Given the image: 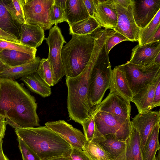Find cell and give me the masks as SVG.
<instances>
[{
  "instance_id": "obj_28",
  "label": "cell",
  "mask_w": 160,
  "mask_h": 160,
  "mask_svg": "<svg viewBox=\"0 0 160 160\" xmlns=\"http://www.w3.org/2000/svg\"><path fill=\"white\" fill-rule=\"evenodd\" d=\"M100 27V24L94 18L89 17L69 26V34L79 35L91 34Z\"/></svg>"
},
{
  "instance_id": "obj_44",
  "label": "cell",
  "mask_w": 160,
  "mask_h": 160,
  "mask_svg": "<svg viewBox=\"0 0 160 160\" xmlns=\"http://www.w3.org/2000/svg\"><path fill=\"white\" fill-rule=\"evenodd\" d=\"M54 3L65 10L66 0H54Z\"/></svg>"
},
{
  "instance_id": "obj_41",
  "label": "cell",
  "mask_w": 160,
  "mask_h": 160,
  "mask_svg": "<svg viewBox=\"0 0 160 160\" xmlns=\"http://www.w3.org/2000/svg\"><path fill=\"white\" fill-rule=\"evenodd\" d=\"M160 106V81L158 84L155 91L152 108Z\"/></svg>"
},
{
  "instance_id": "obj_37",
  "label": "cell",
  "mask_w": 160,
  "mask_h": 160,
  "mask_svg": "<svg viewBox=\"0 0 160 160\" xmlns=\"http://www.w3.org/2000/svg\"><path fill=\"white\" fill-rule=\"evenodd\" d=\"M63 155L69 160H93L85 151L73 147Z\"/></svg>"
},
{
  "instance_id": "obj_2",
  "label": "cell",
  "mask_w": 160,
  "mask_h": 160,
  "mask_svg": "<svg viewBox=\"0 0 160 160\" xmlns=\"http://www.w3.org/2000/svg\"><path fill=\"white\" fill-rule=\"evenodd\" d=\"M100 50L99 47H94L90 61L83 71L75 77H66L69 117L80 124L96 110L98 105L94 106L91 102L89 79L93 65Z\"/></svg>"
},
{
  "instance_id": "obj_8",
  "label": "cell",
  "mask_w": 160,
  "mask_h": 160,
  "mask_svg": "<svg viewBox=\"0 0 160 160\" xmlns=\"http://www.w3.org/2000/svg\"><path fill=\"white\" fill-rule=\"evenodd\" d=\"M49 48L48 59L53 74L54 85L57 84L65 75L61 58L63 45L66 43L60 28L55 25L49 31L48 38H45Z\"/></svg>"
},
{
  "instance_id": "obj_24",
  "label": "cell",
  "mask_w": 160,
  "mask_h": 160,
  "mask_svg": "<svg viewBox=\"0 0 160 160\" xmlns=\"http://www.w3.org/2000/svg\"><path fill=\"white\" fill-rule=\"evenodd\" d=\"M92 141L97 143L109 153L111 157V159L118 157L126 146V141L119 140L112 134L97 137Z\"/></svg>"
},
{
  "instance_id": "obj_16",
  "label": "cell",
  "mask_w": 160,
  "mask_h": 160,
  "mask_svg": "<svg viewBox=\"0 0 160 160\" xmlns=\"http://www.w3.org/2000/svg\"><path fill=\"white\" fill-rule=\"evenodd\" d=\"M160 52V41L148 43L142 45L138 44L132 50L129 62L135 64L147 65L154 62Z\"/></svg>"
},
{
  "instance_id": "obj_42",
  "label": "cell",
  "mask_w": 160,
  "mask_h": 160,
  "mask_svg": "<svg viewBox=\"0 0 160 160\" xmlns=\"http://www.w3.org/2000/svg\"><path fill=\"white\" fill-rule=\"evenodd\" d=\"M7 125L5 117L0 114V141L4 137Z\"/></svg>"
},
{
  "instance_id": "obj_19",
  "label": "cell",
  "mask_w": 160,
  "mask_h": 160,
  "mask_svg": "<svg viewBox=\"0 0 160 160\" xmlns=\"http://www.w3.org/2000/svg\"><path fill=\"white\" fill-rule=\"evenodd\" d=\"M20 43L28 47L37 48L44 39V30L40 26L28 24L20 25Z\"/></svg>"
},
{
  "instance_id": "obj_10",
  "label": "cell",
  "mask_w": 160,
  "mask_h": 160,
  "mask_svg": "<svg viewBox=\"0 0 160 160\" xmlns=\"http://www.w3.org/2000/svg\"><path fill=\"white\" fill-rule=\"evenodd\" d=\"M45 124L72 147L83 150L87 141L80 130L74 128L64 120L48 122Z\"/></svg>"
},
{
  "instance_id": "obj_32",
  "label": "cell",
  "mask_w": 160,
  "mask_h": 160,
  "mask_svg": "<svg viewBox=\"0 0 160 160\" xmlns=\"http://www.w3.org/2000/svg\"><path fill=\"white\" fill-rule=\"evenodd\" d=\"M37 72L40 78L50 87L53 86V74L47 58L41 59Z\"/></svg>"
},
{
  "instance_id": "obj_5",
  "label": "cell",
  "mask_w": 160,
  "mask_h": 160,
  "mask_svg": "<svg viewBox=\"0 0 160 160\" xmlns=\"http://www.w3.org/2000/svg\"><path fill=\"white\" fill-rule=\"evenodd\" d=\"M105 44L93 65L89 79L90 97L94 106L100 103L110 85L112 70Z\"/></svg>"
},
{
  "instance_id": "obj_13",
  "label": "cell",
  "mask_w": 160,
  "mask_h": 160,
  "mask_svg": "<svg viewBox=\"0 0 160 160\" xmlns=\"http://www.w3.org/2000/svg\"><path fill=\"white\" fill-rule=\"evenodd\" d=\"M132 8L136 24L142 29L151 22L160 10V0H132Z\"/></svg>"
},
{
  "instance_id": "obj_21",
  "label": "cell",
  "mask_w": 160,
  "mask_h": 160,
  "mask_svg": "<svg viewBox=\"0 0 160 160\" xmlns=\"http://www.w3.org/2000/svg\"><path fill=\"white\" fill-rule=\"evenodd\" d=\"M41 60L39 57H36L30 62L5 68L0 72V78L15 80L36 72Z\"/></svg>"
},
{
  "instance_id": "obj_33",
  "label": "cell",
  "mask_w": 160,
  "mask_h": 160,
  "mask_svg": "<svg viewBox=\"0 0 160 160\" xmlns=\"http://www.w3.org/2000/svg\"><path fill=\"white\" fill-rule=\"evenodd\" d=\"M96 110V109L92 112L89 117L81 124L83 127L84 134L88 142H92L97 136L98 132L94 119Z\"/></svg>"
},
{
  "instance_id": "obj_35",
  "label": "cell",
  "mask_w": 160,
  "mask_h": 160,
  "mask_svg": "<svg viewBox=\"0 0 160 160\" xmlns=\"http://www.w3.org/2000/svg\"><path fill=\"white\" fill-rule=\"evenodd\" d=\"M50 18L52 25H57L58 23L67 22L65 10L54 3L50 10Z\"/></svg>"
},
{
  "instance_id": "obj_14",
  "label": "cell",
  "mask_w": 160,
  "mask_h": 160,
  "mask_svg": "<svg viewBox=\"0 0 160 160\" xmlns=\"http://www.w3.org/2000/svg\"><path fill=\"white\" fill-rule=\"evenodd\" d=\"M97 111L105 112L122 118L130 119L131 106L129 102L121 97L109 93L97 106Z\"/></svg>"
},
{
  "instance_id": "obj_25",
  "label": "cell",
  "mask_w": 160,
  "mask_h": 160,
  "mask_svg": "<svg viewBox=\"0 0 160 160\" xmlns=\"http://www.w3.org/2000/svg\"><path fill=\"white\" fill-rule=\"evenodd\" d=\"M31 92L43 98L50 96L52 90L48 86L35 72L20 79Z\"/></svg>"
},
{
  "instance_id": "obj_26",
  "label": "cell",
  "mask_w": 160,
  "mask_h": 160,
  "mask_svg": "<svg viewBox=\"0 0 160 160\" xmlns=\"http://www.w3.org/2000/svg\"><path fill=\"white\" fill-rule=\"evenodd\" d=\"M20 25L13 19L5 6L4 0H0V28L20 40Z\"/></svg>"
},
{
  "instance_id": "obj_34",
  "label": "cell",
  "mask_w": 160,
  "mask_h": 160,
  "mask_svg": "<svg viewBox=\"0 0 160 160\" xmlns=\"http://www.w3.org/2000/svg\"><path fill=\"white\" fill-rule=\"evenodd\" d=\"M4 49L14 50L30 54H36L37 48L0 39V52Z\"/></svg>"
},
{
  "instance_id": "obj_49",
  "label": "cell",
  "mask_w": 160,
  "mask_h": 160,
  "mask_svg": "<svg viewBox=\"0 0 160 160\" xmlns=\"http://www.w3.org/2000/svg\"><path fill=\"white\" fill-rule=\"evenodd\" d=\"M8 67L5 65L0 60V72L5 68Z\"/></svg>"
},
{
  "instance_id": "obj_45",
  "label": "cell",
  "mask_w": 160,
  "mask_h": 160,
  "mask_svg": "<svg viewBox=\"0 0 160 160\" xmlns=\"http://www.w3.org/2000/svg\"><path fill=\"white\" fill-rule=\"evenodd\" d=\"M2 140L0 141V160H9L4 154L2 147Z\"/></svg>"
},
{
  "instance_id": "obj_31",
  "label": "cell",
  "mask_w": 160,
  "mask_h": 160,
  "mask_svg": "<svg viewBox=\"0 0 160 160\" xmlns=\"http://www.w3.org/2000/svg\"><path fill=\"white\" fill-rule=\"evenodd\" d=\"M83 150L86 152L93 160H110V154L96 142H87Z\"/></svg>"
},
{
  "instance_id": "obj_6",
  "label": "cell",
  "mask_w": 160,
  "mask_h": 160,
  "mask_svg": "<svg viewBox=\"0 0 160 160\" xmlns=\"http://www.w3.org/2000/svg\"><path fill=\"white\" fill-rule=\"evenodd\" d=\"M118 67L124 73L133 95L160 75V64L152 63L142 65L128 61Z\"/></svg>"
},
{
  "instance_id": "obj_20",
  "label": "cell",
  "mask_w": 160,
  "mask_h": 160,
  "mask_svg": "<svg viewBox=\"0 0 160 160\" xmlns=\"http://www.w3.org/2000/svg\"><path fill=\"white\" fill-rule=\"evenodd\" d=\"M160 81V75L151 83L133 95L131 102L135 105L138 113L150 111L152 109L155 90Z\"/></svg>"
},
{
  "instance_id": "obj_22",
  "label": "cell",
  "mask_w": 160,
  "mask_h": 160,
  "mask_svg": "<svg viewBox=\"0 0 160 160\" xmlns=\"http://www.w3.org/2000/svg\"><path fill=\"white\" fill-rule=\"evenodd\" d=\"M65 12L69 26L90 17L83 0H66Z\"/></svg>"
},
{
  "instance_id": "obj_50",
  "label": "cell",
  "mask_w": 160,
  "mask_h": 160,
  "mask_svg": "<svg viewBox=\"0 0 160 160\" xmlns=\"http://www.w3.org/2000/svg\"><path fill=\"white\" fill-rule=\"evenodd\" d=\"M158 151V154L156 156L155 160H160V149Z\"/></svg>"
},
{
  "instance_id": "obj_4",
  "label": "cell",
  "mask_w": 160,
  "mask_h": 160,
  "mask_svg": "<svg viewBox=\"0 0 160 160\" xmlns=\"http://www.w3.org/2000/svg\"><path fill=\"white\" fill-rule=\"evenodd\" d=\"M93 32L85 35L72 34L70 41L62 47L61 58L66 77L78 76L87 66L95 44Z\"/></svg>"
},
{
  "instance_id": "obj_47",
  "label": "cell",
  "mask_w": 160,
  "mask_h": 160,
  "mask_svg": "<svg viewBox=\"0 0 160 160\" xmlns=\"http://www.w3.org/2000/svg\"><path fill=\"white\" fill-rule=\"evenodd\" d=\"M47 160H69L63 155L53 158Z\"/></svg>"
},
{
  "instance_id": "obj_7",
  "label": "cell",
  "mask_w": 160,
  "mask_h": 160,
  "mask_svg": "<svg viewBox=\"0 0 160 160\" xmlns=\"http://www.w3.org/2000/svg\"><path fill=\"white\" fill-rule=\"evenodd\" d=\"M94 119L97 137L112 134L119 140L126 141L132 129L130 118H122L96 109Z\"/></svg>"
},
{
  "instance_id": "obj_11",
  "label": "cell",
  "mask_w": 160,
  "mask_h": 160,
  "mask_svg": "<svg viewBox=\"0 0 160 160\" xmlns=\"http://www.w3.org/2000/svg\"><path fill=\"white\" fill-rule=\"evenodd\" d=\"M115 3L117 21L116 26L113 30L125 37L129 41H138L140 28L136 24L133 18L132 3L127 8H124Z\"/></svg>"
},
{
  "instance_id": "obj_46",
  "label": "cell",
  "mask_w": 160,
  "mask_h": 160,
  "mask_svg": "<svg viewBox=\"0 0 160 160\" xmlns=\"http://www.w3.org/2000/svg\"><path fill=\"white\" fill-rule=\"evenodd\" d=\"M156 41H160V28L159 27L156 32L154 35L152 41V42H156Z\"/></svg>"
},
{
  "instance_id": "obj_1",
  "label": "cell",
  "mask_w": 160,
  "mask_h": 160,
  "mask_svg": "<svg viewBox=\"0 0 160 160\" xmlns=\"http://www.w3.org/2000/svg\"><path fill=\"white\" fill-rule=\"evenodd\" d=\"M35 97L15 80L0 78V114L15 129L40 126Z\"/></svg>"
},
{
  "instance_id": "obj_18",
  "label": "cell",
  "mask_w": 160,
  "mask_h": 160,
  "mask_svg": "<svg viewBox=\"0 0 160 160\" xmlns=\"http://www.w3.org/2000/svg\"><path fill=\"white\" fill-rule=\"evenodd\" d=\"M110 160H142L139 134L132 126L124 150L118 157Z\"/></svg>"
},
{
  "instance_id": "obj_39",
  "label": "cell",
  "mask_w": 160,
  "mask_h": 160,
  "mask_svg": "<svg viewBox=\"0 0 160 160\" xmlns=\"http://www.w3.org/2000/svg\"><path fill=\"white\" fill-rule=\"evenodd\" d=\"M83 0L89 16L93 18L97 21V11L93 0Z\"/></svg>"
},
{
  "instance_id": "obj_12",
  "label": "cell",
  "mask_w": 160,
  "mask_h": 160,
  "mask_svg": "<svg viewBox=\"0 0 160 160\" xmlns=\"http://www.w3.org/2000/svg\"><path fill=\"white\" fill-rule=\"evenodd\" d=\"M160 121L159 111L150 110L138 113L132 118V125L139 134L141 152L153 128Z\"/></svg>"
},
{
  "instance_id": "obj_15",
  "label": "cell",
  "mask_w": 160,
  "mask_h": 160,
  "mask_svg": "<svg viewBox=\"0 0 160 160\" xmlns=\"http://www.w3.org/2000/svg\"><path fill=\"white\" fill-rule=\"evenodd\" d=\"M97 14V21L101 27L113 29L116 26L117 15L113 0H93Z\"/></svg>"
},
{
  "instance_id": "obj_36",
  "label": "cell",
  "mask_w": 160,
  "mask_h": 160,
  "mask_svg": "<svg viewBox=\"0 0 160 160\" xmlns=\"http://www.w3.org/2000/svg\"><path fill=\"white\" fill-rule=\"evenodd\" d=\"M22 160H41L39 157L20 138L17 137Z\"/></svg>"
},
{
  "instance_id": "obj_27",
  "label": "cell",
  "mask_w": 160,
  "mask_h": 160,
  "mask_svg": "<svg viewBox=\"0 0 160 160\" xmlns=\"http://www.w3.org/2000/svg\"><path fill=\"white\" fill-rule=\"evenodd\" d=\"M160 122L154 127L141 152L142 160H155L157 151L160 149L158 141Z\"/></svg>"
},
{
  "instance_id": "obj_29",
  "label": "cell",
  "mask_w": 160,
  "mask_h": 160,
  "mask_svg": "<svg viewBox=\"0 0 160 160\" xmlns=\"http://www.w3.org/2000/svg\"><path fill=\"white\" fill-rule=\"evenodd\" d=\"M160 25V10L151 22L140 29L138 45L141 46L152 42V39Z\"/></svg>"
},
{
  "instance_id": "obj_40",
  "label": "cell",
  "mask_w": 160,
  "mask_h": 160,
  "mask_svg": "<svg viewBox=\"0 0 160 160\" xmlns=\"http://www.w3.org/2000/svg\"><path fill=\"white\" fill-rule=\"evenodd\" d=\"M0 39L16 43H20V41L16 36L9 34L0 28Z\"/></svg>"
},
{
  "instance_id": "obj_17",
  "label": "cell",
  "mask_w": 160,
  "mask_h": 160,
  "mask_svg": "<svg viewBox=\"0 0 160 160\" xmlns=\"http://www.w3.org/2000/svg\"><path fill=\"white\" fill-rule=\"evenodd\" d=\"M110 93L118 95L129 102L133 94L123 72L118 66L112 70L109 88Z\"/></svg>"
},
{
  "instance_id": "obj_43",
  "label": "cell",
  "mask_w": 160,
  "mask_h": 160,
  "mask_svg": "<svg viewBox=\"0 0 160 160\" xmlns=\"http://www.w3.org/2000/svg\"><path fill=\"white\" fill-rule=\"evenodd\" d=\"M113 1L124 8H127L132 4V0H113Z\"/></svg>"
},
{
  "instance_id": "obj_3",
  "label": "cell",
  "mask_w": 160,
  "mask_h": 160,
  "mask_svg": "<svg viewBox=\"0 0 160 160\" xmlns=\"http://www.w3.org/2000/svg\"><path fill=\"white\" fill-rule=\"evenodd\" d=\"M17 137L31 148L41 160L64 155L72 148L46 126L15 129Z\"/></svg>"
},
{
  "instance_id": "obj_30",
  "label": "cell",
  "mask_w": 160,
  "mask_h": 160,
  "mask_svg": "<svg viewBox=\"0 0 160 160\" xmlns=\"http://www.w3.org/2000/svg\"><path fill=\"white\" fill-rule=\"evenodd\" d=\"M6 8L13 19L19 25L26 24L23 0H4Z\"/></svg>"
},
{
  "instance_id": "obj_38",
  "label": "cell",
  "mask_w": 160,
  "mask_h": 160,
  "mask_svg": "<svg viewBox=\"0 0 160 160\" xmlns=\"http://www.w3.org/2000/svg\"><path fill=\"white\" fill-rule=\"evenodd\" d=\"M124 41H129V40L122 34L115 31L105 42V46L106 51L109 53L111 49L115 45Z\"/></svg>"
},
{
  "instance_id": "obj_9",
  "label": "cell",
  "mask_w": 160,
  "mask_h": 160,
  "mask_svg": "<svg viewBox=\"0 0 160 160\" xmlns=\"http://www.w3.org/2000/svg\"><path fill=\"white\" fill-rule=\"evenodd\" d=\"M54 2V0H23L26 23L38 25L44 31L50 29L53 25L50 13Z\"/></svg>"
},
{
  "instance_id": "obj_23",
  "label": "cell",
  "mask_w": 160,
  "mask_h": 160,
  "mask_svg": "<svg viewBox=\"0 0 160 160\" xmlns=\"http://www.w3.org/2000/svg\"><path fill=\"white\" fill-rule=\"evenodd\" d=\"M36 55L14 50L4 49L0 52V60L8 67H12L32 61Z\"/></svg>"
},
{
  "instance_id": "obj_48",
  "label": "cell",
  "mask_w": 160,
  "mask_h": 160,
  "mask_svg": "<svg viewBox=\"0 0 160 160\" xmlns=\"http://www.w3.org/2000/svg\"><path fill=\"white\" fill-rule=\"evenodd\" d=\"M154 62L155 63L160 64V52L158 54L155 58Z\"/></svg>"
}]
</instances>
